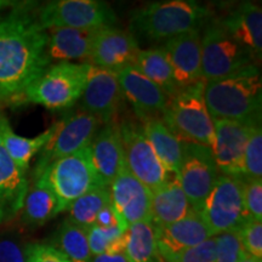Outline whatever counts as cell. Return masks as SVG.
Returning a JSON list of instances; mask_svg holds the SVG:
<instances>
[{"mask_svg": "<svg viewBox=\"0 0 262 262\" xmlns=\"http://www.w3.org/2000/svg\"><path fill=\"white\" fill-rule=\"evenodd\" d=\"M0 262H26L25 248L11 238H0Z\"/></svg>", "mask_w": 262, "mask_h": 262, "instance_id": "39", "label": "cell"}, {"mask_svg": "<svg viewBox=\"0 0 262 262\" xmlns=\"http://www.w3.org/2000/svg\"><path fill=\"white\" fill-rule=\"evenodd\" d=\"M89 148L98 178L104 186L110 187L114 179L126 168L119 124H104L91 141Z\"/></svg>", "mask_w": 262, "mask_h": 262, "instance_id": "20", "label": "cell"}, {"mask_svg": "<svg viewBox=\"0 0 262 262\" xmlns=\"http://www.w3.org/2000/svg\"><path fill=\"white\" fill-rule=\"evenodd\" d=\"M179 89L194 85L202 79L201 29L169 39L164 47Z\"/></svg>", "mask_w": 262, "mask_h": 262, "instance_id": "18", "label": "cell"}, {"mask_svg": "<svg viewBox=\"0 0 262 262\" xmlns=\"http://www.w3.org/2000/svg\"><path fill=\"white\" fill-rule=\"evenodd\" d=\"M119 129L126 169L150 192L162 187L175 176L165 169L157 157L141 124L124 120L119 124Z\"/></svg>", "mask_w": 262, "mask_h": 262, "instance_id": "11", "label": "cell"}, {"mask_svg": "<svg viewBox=\"0 0 262 262\" xmlns=\"http://www.w3.org/2000/svg\"><path fill=\"white\" fill-rule=\"evenodd\" d=\"M22 221L29 227H39L57 214V199L47 179L40 175L33 179L21 209Z\"/></svg>", "mask_w": 262, "mask_h": 262, "instance_id": "26", "label": "cell"}, {"mask_svg": "<svg viewBox=\"0 0 262 262\" xmlns=\"http://www.w3.org/2000/svg\"><path fill=\"white\" fill-rule=\"evenodd\" d=\"M110 203V187L101 186V187L91 189L90 192L80 196L70 206V209H68V211H70L68 220L81 228L88 229L95 225L98 212Z\"/></svg>", "mask_w": 262, "mask_h": 262, "instance_id": "30", "label": "cell"}, {"mask_svg": "<svg viewBox=\"0 0 262 262\" xmlns=\"http://www.w3.org/2000/svg\"><path fill=\"white\" fill-rule=\"evenodd\" d=\"M209 18V9L192 0L156 2L137 9L130 28L149 40H163L201 29Z\"/></svg>", "mask_w": 262, "mask_h": 262, "instance_id": "3", "label": "cell"}, {"mask_svg": "<svg viewBox=\"0 0 262 262\" xmlns=\"http://www.w3.org/2000/svg\"><path fill=\"white\" fill-rule=\"evenodd\" d=\"M71 262H90V253L86 229L81 228L70 220L63 221L56 235V247Z\"/></svg>", "mask_w": 262, "mask_h": 262, "instance_id": "31", "label": "cell"}, {"mask_svg": "<svg viewBox=\"0 0 262 262\" xmlns=\"http://www.w3.org/2000/svg\"><path fill=\"white\" fill-rule=\"evenodd\" d=\"M238 262H262V260L261 258L254 257V256H251V255L244 253L243 256L241 257V260H239Z\"/></svg>", "mask_w": 262, "mask_h": 262, "instance_id": "42", "label": "cell"}, {"mask_svg": "<svg viewBox=\"0 0 262 262\" xmlns=\"http://www.w3.org/2000/svg\"><path fill=\"white\" fill-rule=\"evenodd\" d=\"M124 254L129 262H158L156 231L152 221H141L126 229Z\"/></svg>", "mask_w": 262, "mask_h": 262, "instance_id": "29", "label": "cell"}, {"mask_svg": "<svg viewBox=\"0 0 262 262\" xmlns=\"http://www.w3.org/2000/svg\"><path fill=\"white\" fill-rule=\"evenodd\" d=\"M204 98L212 119L251 120L261 117L262 79L256 64L205 83Z\"/></svg>", "mask_w": 262, "mask_h": 262, "instance_id": "2", "label": "cell"}, {"mask_svg": "<svg viewBox=\"0 0 262 262\" xmlns=\"http://www.w3.org/2000/svg\"><path fill=\"white\" fill-rule=\"evenodd\" d=\"M139 51V41L135 34L108 26L97 31L88 64L118 72L134 66Z\"/></svg>", "mask_w": 262, "mask_h": 262, "instance_id": "15", "label": "cell"}, {"mask_svg": "<svg viewBox=\"0 0 262 262\" xmlns=\"http://www.w3.org/2000/svg\"><path fill=\"white\" fill-rule=\"evenodd\" d=\"M16 4V2H8V0H0V12L3 11V10L5 9H9V8H12Z\"/></svg>", "mask_w": 262, "mask_h": 262, "instance_id": "43", "label": "cell"}, {"mask_svg": "<svg viewBox=\"0 0 262 262\" xmlns=\"http://www.w3.org/2000/svg\"><path fill=\"white\" fill-rule=\"evenodd\" d=\"M52 126L35 137L19 136L12 130L8 118L0 112V137L10 158L22 171L27 172L33 157L38 155L50 140Z\"/></svg>", "mask_w": 262, "mask_h": 262, "instance_id": "27", "label": "cell"}, {"mask_svg": "<svg viewBox=\"0 0 262 262\" xmlns=\"http://www.w3.org/2000/svg\"><path fill=\"white\" fill-rule=\"evenodd\" d=\"M192 211L194 210L176 176L150 192V221L155 227L178 222Z\"/></svg>", "mask_w": 262, "mask_h": 262, "instance_id": "24", "label": "cell"}, {"mask_svg": "<svg viewBox=\"0 0 262 262\" xmlns=\"http://www.w3.org/2000/svg\"><path fill=\"white\" fill-rule=\"evenodd\" d=\"M158 262H165V261H163V260H162V258H160V257L158 256Z\"/></svg>", "mask_w": 262, "mask_h": 262, "instance_id": "44", "label": "cell"}, {"mask_svg": "<svg viewBox=\"0 0 262 262\" xmlns=\"http://www.w3.org/2000/svg\"><path fill=\"white\" fill-rule=\"evenodd\" d=\"M220 27L235 39L239 44L248 48L257 61L262 54V10L255 3L244 2L216 21Z\"/></svg>", "mask_w": 262, "mask_h": 262, "instance_id": "21", "label": "cell"}, {"mask_svg": "<svg viewBox=\"0 0 262 262\" xmlns=\"http://www.w3.org/2000/svg\"><path fill=\"white\" fill-rule=\"evenodd\" d=\"M26 262H71L54 245L33 243L25 248Z\"/></svg>", "mask_w": 262, "mask_h": 262, "instance_id": "38", "label": "cell"}, {"mask_svg": "<svg viewBox=\"0 0 262 262\" xmlns=\"http://www.w3.org/2000/svg\"><path fill=\"white\" fill-rule=\"evenodd\" d=\"M57 199V214L70 209L91 189L104 186L94 168L89 146L52 163L41 173Z\"/></svg>", "mask_w": 262, "mask_h": 262, "instance_id": "6", "label": "cell"}, {"mask_svg": "<svg viewBox=\"0 0 262 262\" xmlns=\"http://www.w3.org/2000/svg\"><path fill=\"white\" fill-rule=\"evenodd\" d=\"M97 29L57 27L48 29V55L58 62L81 61L88 63Z\"/></svg>", "mask_w": 262, "mask_h": 262, "instance_id": "23", "label": "cell"}, {"mask_svg": "<svg viewBox=\"0 0 262 262\" xmlns=\"http://www.w3.org/2000/svg\"><path fill=\"white\" fill-rule=\"evenodd\" d=\"M244 180H262V129L257 122L251 129L243 158Z\"/></svg>", "mask_w": 262, "mask_h": 262, "instance_id": "33", "label": "cell"}, {"mask_svg": "<svg viewBox=\"0 0 262 262\" xmlns=\"http://www.w3.org/2000/svg\"><path fill=\"white\" fill-rule=\"evenodd\" d=\"M124 100L117 73L106 68L91 66L80 106L83 112L97 118L101 124L116 122Z\"/></svg>", "mask_w": 262, "mask_h": 262, "instance_id": "14", "label": "cell"}, {"mask_svg": "<svg viewBox=\"0 0 262 262\" xmlns=\"http://www.w3.org/2000/svg\"><path fill=\"white\" fill-rule=\"evenodd\" d=\"M199 214L212 237L239 231L249 220L243 201V180L219 175Z\"/></svg>", "mask_w": 262, "mask_h": 262, "instance_id": "9", "label": "cell"}, {"mask_svg": "<svg viewBox=\"0 0 262 262\" xmlns=\"http://www.w3.org/2000/svg\"><path fill=\"white\" fill-rule=\"evenodd\" d=\"M90 64L58 62L50 66L26 90L24 102L40 104L49 110H66L80 100Z\"/></svg>", "mask_w": 262, "mask_h": 262, "instance_id": "5", "label": "cell"}, {"mask_svg": "<svg viewBox=\"0 0 262 262\" xmlns=\"http://www.w3.org/2000/svg\"><path fill=\"white\" fill-rule=\"evenodd\" d=\"M88 242L93 256L101 254L124 253L126 244V229L122 227L103 228L94 225L86 229Z\"/></svg>", "mask_w": 262, "mask_h": 262, "instance_id": "32", "label": "cell"}, {"mask_svg": "<svg viewBox=\"0 0 262 262\" xmlns=\"http://www.w3.org/2000/svg\"><path fill=\"white\" fill-rule=\"evenodd\" d=\"M216 260L215 262H238L245 253L242 247L239 231L226 232L215 235Z\"/></svg>", "mask_w": 262, "mask_h": 262, "instance_id": "34", "label": "cell"}, {"mask_svg": "<svg viewBox=\"0 0 262 262\" xmlns=\"http://www.w3.org/2000/svg\"><path fill=\"white\" fill-rule=\"evenodd\" d=\"M239 235L245 253L262 260V221L248 220L239 229Z\"/></svg>", "mask_w": 262, "mask_h": 262, "instance_id": "36", "label": "cell"}, {"mask_svg": "<svg viewBox=\"0 0 262 262\" xmlns=\"http://www.w3.org/2000/svg\"><path fill=\"white\" fill-rule=\"evenodd\" d=\"M215 142L211 152L220 175L243 180V158L251 129L261 117L251 120L212 119Z\"/></svg>", "mask_w": 262, "mask_h": 262, "instance_id": "13", "label": "cell"}, {"mask_svg": "<svg viewBox=\"0 0 262 262\" xmlns=\"http://www.w3.org/2000/svg\"><path fill=\"white\" fill-rule=\"evenodd\" d=\"M124 97L133 104L140 122L148 118L162 117L168 106L169 97L159 86L150 81L134 66L116 72Z\"/></svg>", "mask_w": 262, "mask_h": 262, "instance_id": "16", "label": "cell"}, {"mask_svg": "<svg viewBox=\"0 0 262 262\" xmlns=\"http://www.w3.org/2000/svg\"><path fill=\"white\" fill-rule=\"evenodd\" d=\"M158 256L170 262L186 249L203 243L212 234L198 211H192L185 219L171 225L155 227Z\"/></svg>", "mask_w": 262, "mask_h": 262, "instance_id": "17", "label": "cell"}, {"mask_svg": "<svg viewBox=\"0 0 262 262\" xmlns=\"http://www.w3.org/2000/svg\"><path fill=\"white\" fill-rule=\"evenodd\" d=\"M143 133L160 162L170 173L176 176L183 155V143L176 139L162 117L148 118L141 122Z\"/></svg>", "mask_w": 262, "mask_h": 262, "instance_id": "25", "label": "cell"}, {"mask_svg": "<svg viewBox=\"0 0 262 262\" xmlns=\"http://www.w3.org/2000/svg\"><path fill=\"white\" fill-rule=\"evenodd\" d=\"M134 67L150 81H153L157 86H159L169 97V100L180 91L164 48L140 50Z\"/></svg>", "mask_w": 262, "mask_h": 262, "instance_id": "28", "label": "cell"}, {"mask_svg": "<svg viewBox=\"0 0 262 262\" xmlns=\"http://www.w3.org/2000/svg\"><path fill=\"white\" fill-rule=\"evenodd\" d=\"M37 16L47 31L57 27L97 29L117 22L110 4L98 0H54L39 6Z\"/></svg>", "mask_w": 262, "mask_h": 262, "instance_id": "10", "label": "cell"}, {"mask_svg": "<svg viewBox=\"0 0 262 262\" xmlns=\"http://www.w3.org/2000/svg\"><path fill=\"white\" fill-rule=\"evenodd\" d=\"M205 81L181 89L172 98L162 114L176 139L182 143H194L212 149L215 129L204 98Z\"/></svg>", "mask_w": 262, "mask_h": 262, "instance_id": "4", "label": "cell"}, {"mask_svg": "<svg viewBox=\"0 0 262 262\" xmlns=\"http://www.w3.org/2000/svg\"><path fill=\"white\" fill-rule=\"evenodd\" d=\"M90 262H129L124 253L116 254H101L91 257Z\"/></svg>", "mask_w": 262, "mask_h": 262, "instance_id": "41", "label": "cell"}, {"mask_svg": "<svg viewBox=\"0 0 262 262\" xmlns=\"http://www.w3.org/2000/svg\"><path fill=\"white\" fill-rule=\"evenodd\" d=\"M95 225L103 228L122 227L124 229H127V226L124 224V221L120 219V216L117 214L116 210H114L112 203H110V204L104 206L102 210L98 212Z\"/></svg>", "mask_w": 262, "mask_h": 262, "instance_id": "40", "label": "cell"}, {"mask_svg": "<svg viewBox=\"0 0 262 262\" xmlns=\"http://www.w3.org/2000/svg\"><path fill=\"white\" fill-rule=\"evenodd\" d=\"M111 203L127 227L150 220V191L126 168L110 186Z\"/></svg>", "mask_w": 262, "mask_h": 262, "instance_id": "19", "label": "cell"}, {"mask_svg": "<svg viewBox=\"0 0 262 262\" xmlns=\"http://www.w3.org/2000/svg\"><path fill=\"white\" fill-rule=\"evenodd\" d=\"M256 62L253 52L239 44L216 22L208 24L202 35V79L205 83L222 79Z\"/></svg>", "mask_w": 262, "mask_h": 262, "instance_id": "7", "label": "cell"}, {"mask_svg": "<svg viewBox=\"0 0 262 262\" xmlns=\"http://www.w3.org/2000/svg\"><path fill=\"white\" fill-rule=\"evenodd\" d=\"M51 126V137L39 152L33 179L40 176L56 160L74 155L90 146L91 141L100 130L101 122L91 114L80 111L67 114Z\"/></svg>", "mask_w": 262, "mask_h": 262, "instance_id": "8", "label": "cell"}, {"mask_svg": "<svg viewBox=\"0 0 262 262\" xmlns=\"http://www.w3.org/2000/svg\"><path fill=\"white\" fill-rule=\"evenodd\" d=\"M216 239L211 237L203 243L186 249L170 262H215Z\"/></svg>", "mask_w": 262, "mask_h": 262, "instance_id": "37", "label": "cell"}, {"mask_svg": "<svg viewBox=\"0 0 262 262\" xmlns=\"http://www.w3.org/2000/svg\"><path fill=\"white\" fill-rule=\"evenodd\" d=\"M243 201L249 220L262 221V180H244Z\"/></svg>", "mask_w": 262, "mask_h": 262, "instance_id": "35", "label": "cell"}, {"mask_svg": "<svg viewBox=\"0 0 262 262\" xmlns=\"http://www.w3.org/2000/svg\"><path fill=\"white\" fill-rule=\"evenodd\" d=\"M28 187L27 172L10 158L0 137V226L19 214Z\"/></svg>", "mask_w": 262, "mask_h": 262, "instance_id": "22", "label": "cell"}, {"mask_svg": "<svg viewBox=\"0 0 262 262\" xmlns=\"http://www.w3.org/2000/svg\"><path fill=\"white\" fill-rule=\"evenodd\" d=\"M219 172L210 148L194 143H183V155L176 179L193 210L201 211L211 192Z\"/></svg>", "mask_w": 262, "mask_h": 262, "instance_id": "12", "label": "cell"}, {"mask_svg": "<svg viewBox=\"0 0 262 262\" xmlns=\"http://www.w3.org/2000/svg\"><path fill=\"white\" fill-rule=\"evenodd\" d=\"M35 3H16L0 19V102L22 103L27 88L50 67L48 32Z\"/></svg>", "mask_w": 262, "mask_h": 262, "instance_id": "1", "label": "cell"}]
</instances>
